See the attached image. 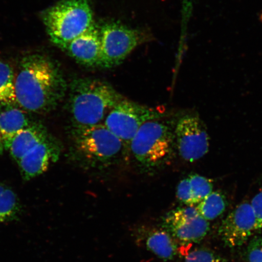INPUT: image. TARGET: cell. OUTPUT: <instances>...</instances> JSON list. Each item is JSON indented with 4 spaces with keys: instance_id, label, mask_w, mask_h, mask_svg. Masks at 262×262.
<instances>
[{
    "instance_id": "6da1fadb",
    "label": "cell",
    "mask_w": 262,
    "mask_h": 262,
    "mask_svg": "<svg viewBox=\"0 0 262 262\" xmlns=\"http://www.w3.org/2000/svg\"><path fill=\"white\" fill-rule=\"evenodd\" d=\"M67 89L63 73L51 59L39 54L23 58L15 79L16 103L23 109L50 112L63 100Z\"/></svg>"
},
{
    "instance_id": "7a4b0ae2",
    "label": "cell",
    "mask_w": 262,
    "mask_h": 262,
    "mask_svg": "<svg viewBox=\"0 0 262 262\" xmlns=\"http://www.w3.org/2000/svg\"><path fill=\"white\" fill-rule=\"evenodd\" d=\"M124 98L106 81L91 78L75 79L70 85L69 100L73 126L103 123L107 115Z\"/></svg>"
},
{
    "instance_id": "3957f363",
    "label": "cell",
    "mask_w": 262,
    "mask_h": 262,
    "mask_svg": "<svg viewBox=\"0 0 262 262\" xmlns=\"http://www.w3.org/2000/svg\"><path fill=\"white\" fill-rule=\"evenodd\" d=\"M71 137L74 155L84 169L101 171L110 168L124 155L126 145L103 123L73 126Z\"/></svg>"
},
{
    "instance_id": "277c9868",
    "label": "cell",
    "mask_w": 262,
    "mask_h": 262,
    "mask_svg": "<svg viewBox=\"0 0 262 262\" xmlns=\"http://www.w3.org/2000/svg\"><path fill=\"white\" fill-rule=\"evenodd\" d=\"M137 166L154 173L171 164L174 157V131L162 119L150 120L141 127L129 144Z\"/></svg>"
},
{
    "instance_id": "5b68a950",
    "label": "cell",
    "mask_w": 262,
    "mask_h": 262,
    "mask_svg": "<svg viewBox=\"0 0 262 262\" xmlns=\"http://www.w3.org/2000/svg\"><path fill=\"white\" fill-rule=\"evenodd\" d=\"M49 37L61 49L94 25L88 0H63L42 12Z\"/></svg>"
},
{
    "instance_id": "8992f818",
    "label": "cell",
    "mask_w": 262,
    "mask_h": 262,
    "mask_svg": "<svg viewBox=\"0 0 262 262\" xmlns=\"http://www.w3.org/2000/svg\"><path fill=\"white\" fill-rule=\"evenodd\" d=\"M164 111L143 105L127 98L118 103L107 115L103 124L126 146L144 124L150 120L162 119Z\"/></svg>"
},
{
    "instance_id": "52a82bcc",
    "label": "cell",
    "mask_w": 262,
    "mask_h": 262,
    "mask_svg": "<svg viewBox=\"0 0 262 262\" xmlns=\"http://www.w3.org/2000/svg\"><path fill=\"white\" fill-rule=\"evenodd\" d=\"M100 68H112L122 63L141 43V33L117 23H107L100 28Z\"/></svg>"
},
{
    "instance_id": "ba28073f",
    "label": "cell",
    "mask_w": 262,
    "mask_h": 262,
    "mask_svg": "<svg viewBox=\"0 0 262 262\" xmlns=\"http://www.w3.org/2000/svg\"><path fill=\"white\" fill-rule=\"evenodd\" d=\"M176 149L183 160L194 162L208 152L209 136L198 116L186 114L180 117L174 129Z\"/></svg>"
},
{
    "instance_id": "9c48e42d",
    "label": "cell",
    "mask_w": 262,
    "mask_h": 262,
    "mask_svg": "<svg viewBox=\"0 0 262 262\" xmlns=\"http://www.w3.org/2000/svg\"><path fill=\"white\" fill-rule=\"evenodd\" d=\"M163 226L175 240L183 243L199 242L209 230L208 221L199 214L194 206L170 211L163 219Z\"/></svg>"
},
{
    "instance_id": "30bf717a",
    "label": "cell",
    "mask_w": 262,
    "mask_h": 262,
    "mask_svg": "<svg viewBox=\"0 0 262 262\" xmlns=\"http://www.w3.org/2000/svg\"><path fill=\"white\" fill-rule=\"evenodd\" d=\"M257 230L253 207L250 203L244 202L236 206L222 222L219 234L229 247H241Z\"/></svg>"
},
{
    "instance_id": "8fae6325",
    "label": "cell",
    "mask_w": 262,
    "mask_h": 262,
    "mask_svg": "<svg viewBox=\"0 0 262 262\" xmlns=\"http://www.w3.org/2000/svg\"><path fill=\"white\" fill-rule=\"evenodd\" d=\"M70 57L88 68L100 67L101 40L100 29L94 25L61 48Z\"/></svg>"
},
{
    "instance_id": "7c38bea8",
    "label": "cell",
    "mask_w": 262,
    "mask_h": 262,
    "mask_svg": "<svg viewBox=\"0 0 262 262\" xmlns=\"http://www.w3.org/2000/svg\"><path fill=\"white\" fill-rule=\"evenodd\" d=\"M48 140L23 157L17 162L23 178L30 180L47 171L52 158L56 156Z\"/></svg>"
},
{
    "instance_id": "4fadbf2b",
    "label": "cell",
    "mask_w": 262,
    "mask_h": 262,
    "mask_svg": "<svg viewBox=\"0 0 262 262\" xmlns=\"http://www.w3.org/2000/svg\"><path fill=\"white\" fill-rule=\"evenodd\" d=\"M142 234V242L147 250L161 259L171 260L178 253L176 240L166 229H149Z\"/></svg>"
},
{
    "instance_id": "5bb4252c",
    "label": "cell",
    "mask_w": 262,
    "mask_h": 262,
    "mask_svg": "<svg viewBox=\"0 0 262 262\" xmlns=\"http://www.w3.org/2000/svg\"><path fill=\"white\" fill-rule=\"evenodd\" d=\"M48 133L43 126L30 124L19 132L13 139L10 152L16 162L35 147L48 140Z\"/></svg>"
},
{
    "instance_id": "9a60e30c",
    "label": "cell",
    "mask_w": 262,
    "mask_h": 262,
    "mask_svg": "<svg viewBox=\"0 0 262 262\" xmlns=\"http://www.w3.org/2000/svg\"><path fill=\"white\" fill-rule=\"evenodd\" d=\"M30 125L24 111L18 108L9 107L0 113V133L5 149H9L13 139L17 134Z\"/></svg>"
},
{
    "instance_id": "2e32d148",
    "label": "cell",
    "mask_w": 262,
    "mask_h": 262,
    "mask_svg": "<svg viewBox=\"0 0 262 262\" xmlns=\"http://www.w3.org/2000/svg\"><path fill=\"white\" fill-rule=\"evenodd\" d=\"M15 79L11 66L0 61V109L14 106L16 104Z\"/></svg>"
},
{
    "instance_id": "e0dca14e",
    "label": "cell",
    "mask_w": 262,
    "mask_h": 262,
    "mask_svg": "<svg viewBox=\"0 0 262 262\" xmlns=\"http://www.w3.org/2000/svg\"><path fill=\"white\" fill-rule=\"evenodd\" d=\"M227 199L221 191L212 192L196 206L199 214L205 220L213 221L224 213L227 208Z\"/></svg>"
},
{
    "instance_id": "ac0fdd59",
    "label": "cell",
    "mask_w": 262,
    "mask_h": 262,
    "mask_svg": "<svg viewBox=\"0 0 262 262\" xmlns=\"http://www.w3.org/2000/svg\"><path fill=\"white\" fill-rule=\"evenodd\" d=\"M19 209V201L15 193L8 186L0 184V223L16 218Z\"/></svg>"
},
{
    "instance_id": "d6986e66",
    "label": "cell",
    "mask_w": 262,
    "mask_h": 262,
    "mask_svg": "<svg viewBox=\"0 0 262 262\" xmlns=\"http://www.w3.org/2000/svg\"><path fill=\"white\" fill-rule=\"evenodd\" d=\"M188 179L191 185L194 205L199 204L213 192V185L211 180L198 174L189 176Z\"/></svg>"
},
{
    "instance_id": "ffe728a7",
    "label": "cell",
    "mask_w": 262,
    "mask_h": 262,
    "mask_svg": "<svg viewBox=\"0 0 262 262\" xmlns=\"http://www.w3.org/2000/svg\"><path fill=\"white\" fill-rule=\"evenodd\" d=\"M184 262H228L213 252L205 249H196L186 255Z\"/></svg>"
},
{
    "instance_id": "44dd1931",
    "label": "cell",
    "mask_w": 262,
    "mask_h": 262,
    "mask_svg": "<svg viewBox=\"0 0 262 262\" xmlns=\"http://www.w3.org/2000/svg\"><path fill=\"white\" fill-rule=\"evenodd\" d=\"M177 198L179 201L188 206H194L191 185L188 177L181 180L177 188Z\"/></svg>"
},
{
    "instance_id": "7402d4cb",
    "label": "cell",
    "mask_w": 262,
    "mask_h": 262,
    "mask_svg": "<svg viewBox=\"0 0 262 262\" xmlns=\"http://www.w3.org/2000/svg\"><path fill=\"white\" fill-rule=\"evenodd\" d=\"M248 258L250 262H262V237L251 242L248 248Z\"/></svg>"
},
{
    "instance_id": "603a6c76",
    "label": "cell",
    "mask_w": 262,
    "mask_h": 262,
    "mask_svg": "<svg viewBox=\"0 0 262 262\" xmlns=\"http://www.w3.org/2000/svg\"><path fill=\"white\" fill-rule=\"evenodd\" d=\"M251 205L256 219L257 229H262V190L254 196Z\"/></svg>"
},
{
    "instance_id": "cb8c5ba5",
    "label": "cell",
    "mask_w": 262,
    "mask_h": 262,
    "mask_svg": "<svg viewBox=\"0 0 262 262\" xmlns=\"http://www.w3.org/2000/svg\"><path fill=\"white\" fill-rule=\"evenodd\" d=\"M4 144H3V140L2 136L1 133H0V155H2L5 150Z\"/></svg>"
}]
</instances>
